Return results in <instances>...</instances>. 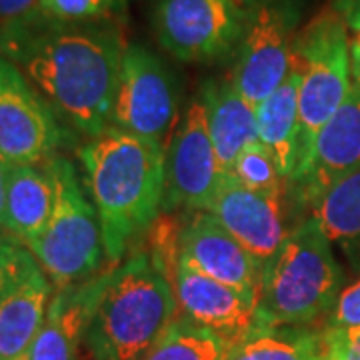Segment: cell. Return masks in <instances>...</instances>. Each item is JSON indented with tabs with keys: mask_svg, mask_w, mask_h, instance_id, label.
<instances>
[{
	"mask_svg": "<svg viewBox=\"0 0 360 360\" xmlns=\"http://www.w3.org/2000/svg\"><path fill=\"white\" fill-rule=\"evenodd\" d=\"M37 264L32 252L8 234H0V295Z\"/></svg>",
	"mask_w": 360,
	"mask_h": 360,
	"instance_id": "cell-26",
	"label": "cell"
},
{
	"mask_svg": "<svg viewBox=\"0 0 360 360\" xmlns=\"http://www.w3.org/2000/svg\"><path fill=\"white\" fill-rule=\"evenodd\" d=\"M172 286L180 314L214 333L229 348L258 326L257 302L250 296L206 276L182 260H179Z\"/></svg>",
	"mask_w": 360,
	"mask_h": 360,
	"instance_id": "cell-15",
	"label": "cell"
},
{
	"mask_svg": "<svg viewBox=\"0 0 360 360\" xmlns=\"http://www.w3.org/2000/svg\"><path fill=\"white\" fill-rule=\"evenodd\" d=\"M206 212H210L224 231L245 246L262 270L274 260L288 236L284 226L283 198L252 191L229 172L220 179Z\"/></svg>",
	"mask_w": 360,
	"mask_h": 360,
	"instance_id": "cell-13",
	"label": "cell"
},
{
	"mask_svg": "<svg viewBox=\"0 0 360 360\" xmlns=\"http://www.w3.org/2000/svg\"><path fill=\"white\" fill-rule=\"evenodd\" d=\"M310 217L360 270V167L322 194L310 208Z\"/></svg>",
	"mask_w": 360,
	"mask_h": 360,
	"instance_id": "cell-21",
	"label": "cell"
},
{
	"mask_svg": "<svg viewBox=\"0 0 360 360\" xmlns=\"http://www.w3.org/2000/svg\"><path fill=\"white\" fill-rule=\"evenodd\" d=\"M51 278L39 262L0 295V360L28 354L52 298Z\"/></svg>",
	"mask_w": 360,
	"mask_h": 360,
	"instance_id": "cell-18",
	"label": "cell"
},
{
	"mask_svg": "<svg viewBox=\"0 0 360 360\" xmlns=\"http://www.w3.org/2000/svg\"><path fill=\"white\" fill-rule=\"evenodd\" d=\"M350 324H360V278L347 288H342L335 309L328 314V326H350Z\"/></svg>",
	"mask_w": 360,
	"mask_h": 360,
	"instance_id": "cell-28",
	"label": "cell"
},
{
	"mask_svg": "<svg viewBox=\"0 0 360 360\" xmlns=\"http://www.w3.org/2000/svg\"><path fill=\"white\" fill-rule=\"evenodd\" d=\"M229 345L180 314L139 360H222Z\"/></svg>",
	"mask_w": 360,
	"mask_h": 360,
	"instance_id": "cell-23",
	"label": "cell"
},
{
	"mask_svg": "<svg viewBox=\"0 0 360 360\" xmlns=\"http://www.w3.org/2000/svg\"><path fill=\"white\" fill-rule=\"evenodd\" d=\"M78 360H82V359H78Z\"/></svg>",
	"mask_w": 360,
	"mask_h": 360,
	"instance_id": "cell-36",
	"label": "cell"
},
{
	"mask_svg": "<svg viewBox=\"0 0 360 360\" xmlns=\"http://www.w3.org/2000/svg\"><path fill=\"white\" fill-rule=\"evenodd\" d=\"M179 112L174 77L155 52L127 44L110 127L165 146Z\"/></svg>",
	"mask_w": 360,
	"mask_h": 360,
	"instance_id": "cell-9",
	"label": "cell"
},
{
	"mask_svg": "<svg viewBox=\"0 0 360 360\" xmlns=\"http://www.w3.org/2000/svg\"><path fill=\"white\" fill-rule=\"evenodd\" d=\"M56 200L51 158L39 165H11L0 229L28 245L46 229Z\"/></svg>",
	"mask_w": 360,
	"mask_h": 360,
	"instance_id": "cell-17",
	"label": "cell"
},
{
	"mask_svg": "<svg viewBox=\"0 0 360 360\" xmlns=\"http://www.w3.org/2000/svg\"><path fill=\"white\" fill-rule=\"evenodd\" d=\"M345 274L333 243L314 217L296 224L262 274L257 304L260 326H307L330 314Z\"/></svg>",
	"mask_w": 360,
	"mask_h": 360,
	"instance_id": "cell-4",
	"label": "cell"
},
{
	"mask_svg": "<svg viewBox=\"0 0 360 360\" xmlns=\"http://www.w3.org/2000/svg\"><path fill=\"white\" fill-rule=\"evenodd\" d=\"M298 89L300 75L290 68L283 84L257 104V139L274 156L283 179H292L298 162Z\"/></svg>",
	"mask_w": 360,
	"mask_h": 360,
	"instance_id": "cell-20",
	"label": "cell"
},
{
	"mask_svg": "<svg viewBox=\"0 0 360 360\" xmlns=\"http://www.w3.org/2000/svg\"><path fill=\"white\" fill-rule=\"evenodd\" d=\"M222 360H324L321 333L307 326H255Z\"/></svg>",
	"mask_w": 360,
	"mask_h": 360,
	"instance_id": "cell-22",
	"label": "cell"
},
{
	"mask_svg": "<svg viewBox=\"0 0 360 360\" xmlns=\"http://www.w3.org/2000/svg\"><path fill=\"white\" fill-rule=\"evenodd\" d=\"M14 360H30V356H28V354H25V356H18V359H14Z\"/></svg>",
	"mask_w": 360,
	"mask_h": 360,
	"instance_id": "cell-35",
	"label": "cell"
},
{
	"mask_svg": "<svg viewBox=\"0 0 360 360\" xmlns=\"http://www.w3.org/2000/svg\"><path fill=\"white\" fill-rule=\"evenodd\" d=\"M208 132L220 167L229 172L236 156L257 139V106L234 89L231 78L208 80L200 90Z\"/></svg>",
	"mask_w": 360,
	"mask_h": 360,
	"instance_id": "cell-19",
	"label": "cell"
},
{
	"mask_svg": "<svg viewBox=\"0 0 360 360\" xmlns=\"http://www.w3.org/2000/svg\"><path fill=\"white\" fill-rule=\"evenodd\" d=\"M243 6H252V4H257V2H260V0H238Z\"/></svg>",
	"mask_w": 360,
	"mask_h": 360,
	"instance_id": "cell-34",
	"label": "cell"
},
{
	"mask_svg": "<svg viewBox=\"0 0 360 360\" xmlns=\"http://www.w3.org/2000/svg\"><path fill=\"white\" fill-rule=\"evenodd\" d=\"M39 8V0H0V25L18 20Z\"/></svg>",
	"mask_w": 360,
	"mask_h": 360,
	"instance_id": "cell-29",
	"label": "cell"
},
{
	"mask_svg": "<svg viewBox=\"0 0 360 360\" xmlns=\"http://www.w3.org/2000/svg\"><path fill=\"white\" fill-rule=\"evenodd\" d=\"M292 68L298 89V162L307 158L319 130L347 101L352 89L350 39L342 16L328 8L314 16L295 39Z\"/></svg>",
	"mask_w": 360,
	"mask_h": 360,
	"instance_id": "cell-5",
	"label": "cell"
},
{
	"mask_svg": "<svg viewBox=\"0 0 360 360\" xmlns=\"http://www.w3.org/2000/svg\"><path fill=\"white\" fill-rule=\"evenodd\" d=\"M63 144V129L51 104L22 70L0 56V155L11 165H39Z\"/></svg>",
	"mask_w": 360,
	"mask_h": 360,
	"instance_id": "cell-10",
	"label": "cell"
},
{
	"mask_svg": "<svg viewBox=\"0 0 360 360\" xmlns=\"http://www.w3.org/2000/svg\"><path fill=\"white\" fill-rule=\"evenodd\" d=\"M248 6L238 0H156L158 44L182 63H212L238 44Z\"/></svg>",
	"mask_w": 360,
	"mask_h": 360,
	"instance_id": "cell-8",
	"label": "cell"
},
{
	"mask_svg": "<svg viewBox=\"0 0 360 360\" xmlns=\"http://www.w3.org/2000/svg\"><path fill=\"white\" fill-rule=\"evenodd\" d=\"M333 11L342 16L348 30L352 32L360 30V0H335Z\"/></svg>",
	"mask_w": 360,
	"mask_h": 360,
	"instance_id": "cell-30",
	"label": "cell"
},
{
	"mask_svg": "<svg viewBox=\"0 0 360 360\" xmlns=\"http://www.w3.org/2000/svg\"><path fill=\"white\" fill-rule=\"evenodd\" d=\"M115 269L108 266L82 283L56 288L42 328L28 350L30 360H78V350L84 345L90 321L115 276Z\"/></svg>",
	"mask_w": 360,
	"mask_h": 360,
	"instance_id": "cell-16",
	"label": "cell"
},
{
	"mask_svg": "<svg viewBox=\"0 0 360 360\" xmlns=\"http://www.w3.org/2000/svg\"><path fill=\"white\" fill-rule=\"evenodd\" d=\"M78 156L101 222L104 257L108 266H118L165 208L167 148L108 127L90 136Z\"/></svg>",
	"mask_w": 360,
	"mask_h": 360,
	"instance_id": "cell-2",
	"label": "cell"
},
{
	"mask_svg": "<svg viewBox=\"0 0 360 360\" xmlns=\"http://www.w3.org/2000/svg\"><path fill=\"white\" fill-rule=\"evenodd\" d=\"M360 167V84L352 80L347 101L319 130L307 158L286 188L298 206L312 208L328 188Z\"/></svg>",
	"mask_w": 360,
	"mask_h": 360,
	"instance_id": "cell-12",
	"label": "cell"
},
{
	"mask_svg": "<svg viewBox=\"0 0 360 360\" xmlns=\"http://www.w3.org/2000/svg\"><path fill=\"white\" fill-rule=\"evenodd\" d=\"M56 182V200L46 229L26 248L56 288L82 283L103 269V231L96 208L84 194L75 165L63 158H51Z\"/></svg>",
	"mask_w": 360,
	"mask_h": 360,
	"instance_id": "cell-6",
	"label": "cell"
},
{
	"mask_svg": "<svg viewBox=\"0 0 360 360\" xmlns=\"http://www.w3.org/2000/svg\"><path fill=\"white\" fill-rule=\"evenodd\" d=\"M127 0H39L42 16L56 22H101L118 14L124 8Z\"/></svg>",
	"mask_w": 360,
	"mask_h": 360,
	"instance_id": "cell-25",
	"label": "cell"
},
{
	"mask_svg": "<svg viewBox=\"0 0 360 360\" xmlns=\"http://www.w3.org/2000/svg\"><path fill=\"white\" fill-rule=\"evenodd\" d=\"M124 49L108 20L68 25L34 11L0 25V56L22 70L54 115L86 136L110 127Z\"/></svg>",
	"mask_w": 360,
	"mask_h": 360,
	"instance_id": "cell-1",
	"label": "cell"
},
{
	"mask_svg": "<svg viewBox=\"0 0 360 360\" xmlns=\"http://www.w3.org/2000/svg\"><path fill=\"white\" fill-rule=\"evenodd\" d=\"M350 44H352L354 49H359L360 51V30H356V32H354V37H352V40H350Z\"/></svg>",
	"mask_w": 360,
	"mask_h": 360,
	"instance_id": "cell-33",
	"label": "cell"
},
{
	"mask_svg": "<svg viewBox=\"0 0 360 360\" xmlns=\"http://www.w3.org/2000/svg\"><path fill=\"white\" fill-rule=\"evenodd\" d=\"M229 174H232L248 188L274 196V198H283L286 193V180L283 179L274 156L258 141L250 142L245 150L236 156Z\"/></svg>",
	"mask_w": 360,
	"mask_h": 360,
	"instance_id": "cell-24",
	"label": "cell"
},
{
	"mask_svg": "<svg viewBox=\"0 0 360 360\" xmlns=\"http://www.w3.org/2000/svg\"><path fill=\"white\" fill-rule=\"evenodd\" d=\"M11 162L0 155V219H2V206H4V193H6V180H8ZM2 231V229H0Z\"/></svg>",
	"mask_w": 360,
	"mask_h": 360,
	"instance_id": "cell-31",
	"label": "cell"
},
{
	"mask_svg": "<svg viewBox=\"0 0 360 360\" xmlns=\"http://www.w3.org/2000/svg\"><path fill=\"white\" fill-rule=\"evenodd\" d=\"M224 170L208 132L205 104L193 101L167 150L165 208L200 212L212 202Z\"/></svg>",
	"mask_w": 360,
	"mask_h": 360,
	"instance_id": "cell-11",
	"label": "cell"
},
{
	"mask_svg": "<svg viewBox=\"0 0 360 360\" xmlns=\"http://www.w3.org/2000/svg\"><path fill=\"white\" fill-rule=\"evenodd\" d=\"M176 295L167 272L139 252L115 269L90 321V360H139L176 319Z\"/></svg>",
	"mask_w": 360,
	"mask_h": 360,
	"instance_id": "cell-3",
	"label": "cell"
},
{
	"mask_svg": "<svg viewBox=\"0 0 360 360\" xmlns=\"http://www.w3.org/2000/svg\"><path fill=\"white\" fill-rule=\"evenodd\" d=\"M321 342L324 360H360V324L326 326Z\"/></svg>",
	"mask_w": 360,
	"mask_h": 360,
	"instance_id": "cell-27",
	"label": "cell"
},
{
	"mask_svg": "<svg viewBox=\"0 0 360 360\" xmlns=\"http://www.w3.org/2000/svg\"><path fill=\"white\" fill-rule=\"evenodd\" d=\"M179 252L188 266L245 292L258 304L264 270L210 212H194L184 224L179 232Z\"/></svg>",
	"mask_w": 360,
	"mask_h": 360,
	"instance_id": "cell-14",
	"label": "cell"
},
{
	"mask_svg": "<svg viewBox=\"0 0 360 360\" xmlns=\"http://www.w3.org/2000/svg\"><path fill=\"white\" fill-rule=\"evenodd\" d=\"M296 20L298 13L288 0H260L248 6L229 78L255 106L290 75Z\"/></svg>",
	"mask_w": 360,
	"mask_h": 360,
	"instance_id": "cell-7",
	"label": "cell"
},
{
	"mask_svg": "<svg viewBox=\"0 0 360 360\" xmlns=\"http://www.w3.org/2000/svg\"><path fill=\"white\" fill-rule=\"evenodd\" d=\"M350 66H352V80L360 84V51L350 44Z\"/></svg>",
	"mask_w": 360,
	"mask_h": 360,
	"instance_id": "cell-32",
	"label": "cell"
}]
</instances>
